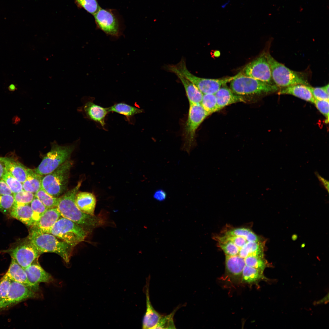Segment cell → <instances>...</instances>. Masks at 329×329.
Returning a JSON list of instances; mask_svg holds the SVG:
<instances>
[{
  "mask_svg": "<svg viewBox=\"0 0 329 329\" xmlns=\"http://www.w3.org/2000/svg\"><path fill=\"white\" fill-rule=\"evenodd\" d=\"M81 183V181L79 182L73 188L58 198L57 207L61 216L74 222L88 232L104 225L106 219L102 214L95 215L85 213L77 207L75 199Z\"/></svg>",
  "mask_w": 329,
  "mask_h": 329,
  "instance_id": "1",
  "label": "cell"
},
{
  "mask_svg": "<svg viewBox=\"0 0 329 329\" xmlns=\"http://www.w3.org/2000/svg\"><path fill=\"white\" fill-rule=\"evenodd\" d=\"M169 72L178 73L185 77L193 83L203 94H215L222 85L230 82L241 74L227 78L210 79L200 77L191 73L187 69L185 59L175 65H171L168 67Z\"/></svg>",
  "mask_w": 329,
  "mask_h": 329,
  "instance_id": "2",
  "label": "cell"
},
{
  "mask_svg": "<svg viewBox=\"0 0 329 329\" xmlns=\"http://www.w3.org/2000/svg\"><path fill=\"white\" fill-rule=\"evenodd\" d=\"M28 239L40 254L54 253L61 256L66 263L69 261L73 247L53 235L30 233Z\"/></svg>",
  "mask_w": 329,
  "mask_h": 329,
  "instance_id": "3",
  "label": "cell"
},
{
  "mask_svg": "<svg viewBox=\"0 0 329 329\" xmlns=\"http://www.w3.org/2000/svg\"><path fill=\"white\" fill-rule=\"evenodd\" d=\"M72 161L68 160L51 173L42 177L41 187L52 196L58 197L66 190Z\"/></svg>",
  "mask_w": 329,
  "mask_h": 329,
  "instance_id": "4",
  "label": "cell"
},
{
  "mask_svg": "<svg viewBox=\"0 0 329 329\" xmlns=\"http://www.w3.org/2000/svg\"><path fill=\"white\" fill-rule=\"evenodd\" d=\"M51 144V150L47 153L38 167L34 169L41 176L51 173L69 160L75 148V146L73 144L62 146L54 141Z\"/></svg>",
  "mask_w": 329,
  "mask_h": 329,
  "instance_id": "5",
  "label": "cell"
},
{
  "mask_svg": "<svg viewBox=\"0 0 329 329\" xmlns=\"http://www.w3.org/2000/svg\"><path fill=\"white\" fill-rule=\"evenodd\" d=\"M88 233L79 225L62 217L55 223L49 233L73 247L83 241Z\"/></svg>",
  "mask_w": 329,
  "mask_h": 329,
  "instance_id": "6",
  "label": "cell"
},
{
  "mask_svg": "<svg viewBox=\"0 0 329 329\" xmlns=\"http://www.w3.org/2000/svg\"><path fill=\"white\" fill-rule=\"evenodd\" d=\"M273 81L278 87H285L298 84L306 86L307 81L302 73L292 70L276 60L269 52H266Z\"/></svg>",
  "mask_w": 329,
  "mask_h": 329,
  "instance_id": "7",
  "label": "cell"
},
{
  "mask_svg": "<svg viewBox=\"0 0 329 329\" xmlns=\"http://www.w3.org/2000/svg\"><path fill=\"white\" fill-rule=\"evenodd\" d=\"M230 83L231 90L234 94L240 96L270 93L278 89L275 85L246 76L242 73Z\"/></svg>",
  "mask_w": 329,
  "mask_h": 329,
  "instance_id": "8",
  "label": "cell"
},
{
  "mask_svg": "<svg viewBox=\"0 0 329 329\" xmlns=\"http://www.w3.org/2000/svg\"><path fill=\"white\" fill-rule=\"evenodd\" d=\"M209 115L200 104H189L188 115L185 126L184 143L182 149L189 154L195 145V136L197 129Z\"/></svg>",
  "mask_w": 329,
  "mask_h": 329,
  "instance_id": "9",
  "label": "cell"
},
{
  "mask_svg": "<svg viewBox=\"0 0 329 329\" xmlns=\"http://www.w3.org/2000/svg\"><path fill=\"white\" fill-rule=\"evenodd\" d=\"M244 75L272 84L270 66L266 52H263L247 64L243 70Z\"/></svg>",
  "mask_w": 329,
  "mask_h": 329,
  "instance_id": "10",
  "label": "cell"
},
{
  "mask_svg": "<svg viewBox=\"0 0 329 329\" xmlns=\"http://www.w3.org/2000/svg\"><path fill=\"white\" fill-rule=\"evenodd\" d=\"M6 251L24 269L33 263L40 255L28 239Z\"/></svg>",
  "mask_w": 329,
  "mask_h": 329,
  "instance_id": "11",
  "label": "cell"
},
{
  "mask_svg": "<svg viewBox=\"0 0 329 329\" xmlns=\"http://www.w3.org/2000/svg\"><path fill=\"white\" fill-rule=\"evenodd\" d=\"M39 295L24 285L11 280L7 296L0 310L7 308L28 299L37 298Z\"/></svg>",
  "mask_w": 329,
  "mask_h": 329,
  "instance_id": "12",
  "label": "cell"
},
{
  "mask_svg": "<svg viewBox=\"0 0 329 329\" xmlns=\"http://www.w3.org/2000/svg\"><path fill=\"white\" fill-rule=\"evenodd\" d=\"M94 16L97 27L105 34L112 37L119 36L118 22L111 12L100 7Z\"/></svg>",
  "mask_w": 329,
  "mask_h": 329,
  "instance_id": "13",
  "label": "cell"
},
{
  "mask_svg": "<svg viewBox=\"0 0 329 329\" xmlns=\"http://www.w3.org/2000/svg\"><path fill=\"white\" fill-rule=\"evenodd\" d=\"M61 216L57 207L48 209L39 220L31 226L30 233H49L53 226Z\"/></svg>",
  "mask_w": 329,
  "mask_h": 329,
  "instance_id": "14",
  "label": "cell"
},
{
  "mask_svg": "<svg viewBox=\"0 0 329 329\" xmlns=\"http://www.w3.org/2000/svg\"><path fill=\"white\" fill-rule=\"evenodd\" d=\"M85 118L98 123L103 127L105 125V117L109 112L108 108H104L94 104L92 100H86L77 109Z\"/></svg>",
  "mask_w": 329,
  "mask_h": 329,
  "instance_id": "15",
  "label": "cell"
},
{
  "mask_svg": "<svg viewBox=\"0 0 329 329\" xmlns=\"http://www.w3.org/2000/svg\"><path fill=\"white\" fill-rule=\"evenodd\" d=\"M150 276L147 278L145 287L146 295V310L142 320V328L155 329L162 315L153 308L150 302L149 292Z\"/></svg>",
  "mask_w": 329,
  "mask_h": 329,
  "instance_id": "16",
  "label": "cell"
},
{
  "mask_svg": "<svg viewBox=\"0 0 329 329\" xmlns=\"http://www.w3.org/2000/svg\"><path fill=\"white\" fill-rule=\"evenodd\" d=\"M29 281L33 286L39 289V284L52 282L53 278L46 272L38 263L32 264L24 269Z\"/></svg>",
  "mask_w": 329,
  "mask_h": 329,
  "instance_id": "17",
  "label": "cell"
},
{
  "mask_svg": "<svg viewBox=\"0 0 329 329\" xmlns=\"http://www.w3.org/2000/svg\"><path fill=\"white\" fill-rule=\"evenodd\" d=\"M0 161L6 170L19 181L23 183L26 180L27 168L18 161L6 157H0Z\"/></svg>",
  "mask_w": 329,
  "mask_h": 329,
  "instance_id": "18",
  "label": "cell"
},
{
  "mask_svg": "<svg viewBox=\"0 0 329 329\" xmlns=\"http://www.w3.org/2000/svg\"><path fill=\"white\" fill-rule=\"evenodd\" d=\"M5 274L11 280L23 284L34 292H37L39 290V288L35 287L30 283L24 269L12 258Z\"/></svg>",
  "mask_w": 329,
  "mask_h": 329,
  "instance_id": "19",
  "label": "cell"
},
{
  "mask_svg": "<svg viewBox=\"0 0 329 329\" xmlns=\"http://www.w3.org/2000/svg\"><path fill=\"white\" fill-rule=\"evenodd\" d=\"M215 94L218 111L231 104L245 101L243 97L234 94L230 89L225 87H221Z\"/></svg>",
  "mask_w": 329,
  "mask_h": 329,
  "instance_id": "20",
  "label": "cell"
},
{
  "mask_svg": "<svg viewBox=\"0 0 329 329\" xmlns=\"http://www.w3.org/2000/svg\"><path fill=\"white\" fill-rule=\"evenodd\" d=\"M75 202L78 208L83 213L94 215L96 199L92 193L86 192H78L76 196Z\"/></svg>",
  "mask_w": 329,
  "mask_h": 329,
  "instance_id": "21",
  "label": "cell"
},
{
  "mask_svg": "<svg viewBox=\"0 0 329 329\" xmlns=\"http://www.w3.org/2000/svg\"><path fill=\"white\" fill-rule=\"evenodd\" d=\"M29 204H20L15 202L9 215L28 226L33 225V212Z\"/></svg>",
  "mask_w": 329,
  "mask_h": 329,
  "instance_id": "22",
  "label": "cell"
},
{
  "mask_svg": "<svg viewBox=\"0 0 329 329\" xmlns=\"http://www.w3.org/2000/svg\"><path fill=\"white\" fill-rule=\"evenodd\" d=\"M225 266L227 273L233 278H242L245 260L237 256L225 255Z\"/></svg>",
  "mask_w": 329,
  "mask_h": 329,
  "instance_id": "23",
  "label": "cell"
},
{
  "mask_svg": "<svg viewBox=\"0 0 329 329\" xmlns=\"http://www.w3.org/2000/svg\"><path fill=\"white\" fill-rule=\"evenodd\" d=\"M278 94L279 95H292L312 103H314L315 100L307 86L303 84H295L283 87L278 91Z\"/></svg>",
  "mask_w": 329,
  "mask_h": 329,
  "instance_id": "24",
  "label": "cell"
},
{
  "mask_svg": "<svg viewBox=\"0 0 329 329\" xmlns=\"http://www.w3.org/2000/svg\"><path fill=\"white\" fill-rule=\"evenodd\" d=\"M184 88L189 104H200L203 94L192 82L180 74H175Z\"/></svg>",
  "mask_w": 329,
  "mask_h": 329,
  "instance_id": "25",
  "label": "cell"
},
{
  "mask_svg": "<svg viewBox=\"0 0 329 329\" xmlns=\"http://www.w3.org/2000/svg\"><path fill=\"white\" fill-rule=\"evenodd\" d=\"M42 178L34 169L27 168V178L23 183V189L35 194L41 187Z\"/></svg>",
  "mask_w": 329,
  "mask_h": 329,
  "instance_id": "26",
  "label": "cell"
},
{
  "mask_svg": "<svg viewBox=\"0 0 329 329\" xmlns=\"http://www.w3.org/2000/svg\"><path fill=\"white\" fill-rule=\"evenodd\" d=\"M263 271L257 268L247 265L244 267L242 276V281L248 284L257 283L259 281L266 280Z\"/></svg>",
  "mask_w": 329,
  "mask_h": 329,
  "instance_id": "27",
  "label": "cell"
},
{
  "mask_svg": "<svg viewBox=\"0 0 329 329\" xmlns=\"http://www.w3.org/2000/svg\"><path fill=\"white\" fill-rule=\"evenodd\" d=\"M108 109L109 112H115L124 115L127 117H131L143 111L141 109L124 103L115 104L108 108Z\"/></svg>",
  "mask_w": 329,
  "mask_h": 329,
  "instance_id": "28",
  "label": "cell"
},
{
  "mask_svg": "<svg viewBox=\"0 0 329 329\" xmlns=\"http://www.w3.org/2000/svg\"><path fill=\"white\" fill-rule=\"evenodd\" d=\"M34 196L48 209L57 207L58 197L51 195L42 187L34 194Z\"/></svg>",
  "mask_w": 329,
  "mask_h": 329,
  "instance_id": "29",
  "label": "cell"
},
{
  "mask_svg": "<svg viewBox=\"0 0 329 329\" xmlns=\"http://www.w3.org/2000/svg\"><path fill=\"white\" fill-rule=\"evenodd\" d=\"M200 104L210 115L218 111L217 99L215 94H203Z\"/></svg>",
  "mask_w": 329,
  "mask_h": 329,
  "instance_id": "30",
  "label": "cell"
},
{
  "mask_svg": "<svg viewBox=\"0 0 329 329\" xmlns=\"http://www.w3.org/2000/svg\"><path fill=\"white\" fill-rule=\"evenodd\" d=\"M2 179L9 186L13 194L23 189V183L13 177L5 169Z\"/></svg>",
  "mask_w": 329,
  "mask_h": 329,
  "instance_id": "31",
  "label": "cell"
},
{
  "mask_svg": "<svg viewBox=\"0 0 329 329\" xmlns=\"http://www.w3.org/2000/svg\"><path fill=\"white\" fill-rule=\"evenodd\" d=\"M30 206L33 212V218L34 225L48 208L35 196L31 202Z\"/></svg>",
  "mask_w": 329,
  "mask_h": 329,
  "instance_id": "32",
  "label": "cell"
},
{
  "mask_svg": "<svg viewBox=\"0 0 329 329\" xmlns=\"http://www.w3.org/2000/svg\"><path fill=\"white\" fill-rule=\"evenodd\" d=\"M179 307H176L170 314L165 316L162 315L155 329H175L173 317Z\"/></svg>",
  "mask_w": 329,
  "mask_h": 329,
  "instance_id": "33",
  "label": "cell"
},
{
  "mask_svg": "<svg viewBox=\"0 0 329 329\" xmlns=\"http://www.w3.org/2000/svg\"><path fill=\"white\" fill-rule=\"evenodd\" d=\"M15 203L13 195H0V211L3 214L9 215Z\"/></svg>",
  "mask_w": 329,
  "mask_h": 329,
  "instance_id": "34",
  "label": "cell"
},
{
  "mask_svg": "<svg viewBox=\"0 0 329 329\" xmlns=\"http://www.w3.org/2000/svg\"><path fill=\"white\" fill-rule=\"evenodd\" d=\"M80 7L94 15L100 8L97 0H74Z\"/></svg>",
  "mask_w": 329,
  "mask_h": 329,
  "instance_id": "35",
  "label": "cell"
},
{
  "mask_svg": "<svg viewBox=\"0 0 329 329\" xmlns=\"http://www.w3.org/2000/svg\"><path fill=\"white\" fill-rule=\"evenodd\" d=\"M15 202L20 204H29L34 197V194L23 189L13 194Z\"/></svg>",
  "mask_w": 329,
  "mask_h": 329,
  "instance_id": "36",
  "label": "cell"
},
{
  "mask_svg": "<svg viewBox=\"0 0 329 329\" xmlns=\"http://www.w3.org/2000/svg\"><path fill=\"white\" fill-rule=\"evenodd\" d=\"M11 280L5 274L0 280V307L5 300L10 288Z\"/></svg>",
  "mask_w": 329,
  "mask_h": 329,
  "instance_id": "37",
  "label": "cell"
},
{
  "mask_svg": "<svg viewBox=\"0 0 329 329\" xmlns=\"http://www.w3.org/2000/svg\"><path fill=\"white\" fill-rule=\"evenodd\" d=\"M314 103L317 108L325 117V122L329 121V101L315 99Z\"/></svg>",
  "mask_w": 329,
  "mask_h": 329,
  "instance_id": "38",
  "label": "cell"
},
{
  "mask_svg": "<svg viewBox=\"0 0 329 329\" xmlns=\"http://www.w3.org/2000/svg\"><path fill=\"white\" fill-rule=\"evenodd\" d=\"M307 87L315 99L329 101V94L326 92L323 87H313L307 86Z\"/></svg>",
  "mask_w": 329,
  "mask_h": 329,
  "instance_id": "39",
  "label": "cell"
},
{
  "mask_svg": "<svg viewBox=\"0 0 329 329\" xmlns=\"http://www.w3.org/2000/svg\"><path fill=\"white\" fill-rule=\"evenodd\" d=\"M12 194L6 182L2 178L0 179V195H10Z\"/></svg>",
  "mask_w": 329,
  "mask_h": 329,
  "instance_id": "40",
  "label": "cell"
},
{
  "mask_svg": "<svg viewBox=\"0 0 329 329\" xmlns=\"http://www.w3.org/2000/svg\"><path fill=\"white\" fill-rule=\"evenodd\" d=\"M154 198L159 201H162L165 200L167 197V193L163 189H161L157 190L153 195Z\"/></svg>",
  "mask_w": 329,
  "mask_h": 329,
  "instance_id": "41",
  "label": "cell"
},
{
  "mask_svg": "<svg viewBox=\"0 0 329 329\" xmlns=\"http://www.w3.org/2000/svg\"><path fill=\"white\" fill-rule=\"evenodd\" d=\"M314 174H315V175L318 178L319 181L321 183L322 185L327 191L328 193L329 191V181L327 180L326 179L324 178L321 176L317 172H315L314 173Z\"/></svg>",
  "mask_w": 329,
  "mask_h": 329,
  "instance_id": "42",
  "label": "cell"
},
{
  "mask_svg": "<svg viewBox=\"0 0 329 329\" xmlns=\"http://www.w3.org/2000/svg\"><path fill=\"white\" fill-rule=\"evenodd\" d=\"M5 171V168L2 163L0 161V179L2 178V177Z\"/></svg>",
  "mask_w": 329,
  "mask_h": 329,
  "instance_id": "43",
  "label": "cell"
},
{
  "mask_svg": "<svg viewBox=\"0 0 329 329\" xmlns=\"http://www.w3.org/2000/svg\"><path fill=\"white\" fill-rule=\"evenodd\" d=\"M8 89L11 91H14L17 89L15 86L13 84H10L8 87Z\"/></svg>",
  "mask_w": 329,
  "mask_h": 329,
  "instance_id": "44",
  "label": "cell"
},
{
  "mask_svg": "<svg viewBox=\"0 0 329 329\" xmlns=\"http://www.w3.org/2000/svg\"><path fill=\"white\" fill-rule=\"evenodd\" d=\"M323 87L326 92L329 94V84H328Z\"/></svg>",
  "mask_w": 329,
  "mask_h": 329,
  "instance_id": "45",
  "label": "cell"
},
{
  "mask_svg": "<svg viewBox=\"0 0 329 329\" xmlns=\"http://www.w3.org/2000/svg\"><path fill=\"white\" fill-rule=\"evenodd\" d=\"M229 3V1H228L227 3H225L224 4L222 5H221V8H225V7L226 6V5H228Z\"/></svg>",
  "mask_w": 329,
  "mask_h": 329,
  "instance_id": "46",
  "label": "cell"
}]
</instances>
